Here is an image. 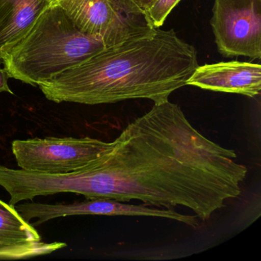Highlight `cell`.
<instances>
[{"instance_id":"obj_1","label":"cell","mask_w":261,"mask_h":261,"mask_svg":"<svg viewBox=\"0 0 261 261\" xmlns=\"http://www.w3.org/2000/svg\"><path fill=\"white\" fill-rule=\"evenodd\" d=\"M198 66L196 48L173 30L108 47L38 85L56 103H114L146 99L154 103L187 85Z\"/></svg>"},{"instance_id":"obj_2","label":"cell","mask_w":261,"mask_h":261,"mask_svg":"<svg viewBox=\"0 0 261 261\" xmlns=\"http://www.w3.org/2000/svg\"><path fill=\"white\" fill-rule=\"evenodd\" d=\"M105 48L81 32L53 0L4 60L10 79L38 86Z\"/></svg>"},{"instance_id":"obj_3","label":"cell","mask_w":261,"mask_h":261,"mask_svg":"<svg viewBox=\"0 0 261 261\" xmlns=\"http://www.w3.org/2000/svg\"><path fill=\"white\" fill-rule=\"evenodd\" d=\"M109 146L110 142L90 137H46L14 140L12 151L21 169L64 174L88 166Z\"/></svg>"},{"instance_id":"obj_4","label":"cell","mask_w":261,"mask_h":261,"mask_svg":"<svg viewBox=\"0 0 261 261\" xmlns=\"http://www.w3.org/2000/svg\"><path fill=\"white\" fill-rule=\"evenodd\" d=\"M53 1L81 32L101 41L106 48L144 37L155 30L126 11L120 0Z\"/></svg>"},{"instance_id":"obj_5","label":"cell","mask_w":261,"mask_h":261,"mask_svg":"<svg viewBox=\"0 0 261 261\" xmlns=\"http://www.w3.org/2000/svg\"><path fill=\"white\" fill-rule=\"evenodd\" d=\"M210 25L225 58L261 59V0H215Z\"/></svg>"},{"instance_id":"obj_6","label":"cell","mask_w":261,"mask_h":261,"mask_svg":"<svg viewBox=\"0 0 261 261\" xmlns=\"http://www.w3.org/2000/svg\"><path fill=\"white\" fill-rule=\"evenodd\" d=\"M187 85L215 92L255 97L261 91V65L240 61L198 65L188 80Z\"/></svg>"},{"instance_id":"obj_7","label":"cell","mask_w":261,"mask_h":261,"mask_svg":"<svg viewBox=\"0 0 261 261\" xmlns=\"http://www.w3.org/2000/svg\"><path fill=\"white\" fill-rule=\"evenodd\" d=\"M66 246L65 243H45L33 225L16 207L0 199V258L19 259L48 254Z\"/></svg>"},{"instance_id":"obj_8","label":"cell","mask_w":261,"mask_h":261,"mask_svg":"<svg viewBox=\"0 0 261 261\" xmlns=\"http://www.w3.org/2000/svg\"><path fill=\"white\" fill-rule=\"evenodd\" d=\"M53 0H0V58L25 36Z\"/></svg>"},{"instance_id":"obj_9","label":"cell","mask_w":261,"mask_h":261,"mask_svg":"<svg viewBox=\"0 0 261 261\" xmlns=\"http://www.w3.org/2000/svg\"><path fill=\"white\" fill-rule=\"evenodd\" d=\"M181 0H154L143 13V17L148 25L154 29L160 28L168 16Z\"/></svg>"},{"instance_id":"obj_10","label":"cell","mask_w":261,"mask_h":261,"mask_svg":"<svg viewBox=\"0 0 261 261\" xmlns=\"http://www.w3.org/2000/svg\"><path fill=\"white\" fill-rule=\"evenodd\" d=\"M154 0H120L123 7L134 16L143 17V13Z\"/></svg>"},{"instance_id":"obj_11","label":"cell","mask_w":261,"mask_h":261,"mask_svg":"<svg viewBox=\"0 0 261 261\" xmlns=\"http://www.w3.org/2000/svg\"><path fill=\"white\" fill-rule=\"evenodd\" d=\"M10 79V76L5 68L4 59L0 58V94L7 92L13 94V91L9 86L8 81Z\"/></svg>"}]
</instances>
